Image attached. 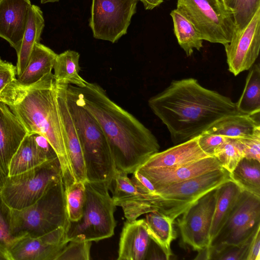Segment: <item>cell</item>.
I'll return each instance as SVG.
<instances>
[{
    "mask_svg": "<svg viewBox=\"0 0 260 260\" xmlns=\"http://www.w3.org/2000/svg\"><path fill=\"white\" fill-rule=\"evenodd\" d=\"M148 104L167 127L174 145L200 135L222 119L241 114L230 98L203 87L193 78L173 80Z\"/></svg>",
    "mask_w": 260,
    "mask_h": 260,
    "instance_id": "cell-1",
    "label": "cell"
},
{
    "mask_svg": "<svg viewBox=\"0 0 260 260\" xmlns=\"http://www.w3.org/2000/svg\"><path fill=\"white\" fill-rule=\"evenodd\" d=\"M78 103L100 125L108 143L116 170L133 174L152 155L159 151L151 131L108 96L96 83L78 87L68 84Z\"/></svg>",
    "mask_w": 260,
    "mask_h": 260,
    "instance_id": "cell-2",
    "label": "cell"
},
{
    "mask_svg": "<svg viewBox=\"0 0 260 260\" xmlns=\"http://www.w3.org/2000/svg\"><path fill=\"white\" fill-rule=\"evenodd\" d=\"M0 101L8 105L28 133L40 134L50 143L60 161L65 188L77 182L68 153L53 74L30 85L15 80L0 93Z\"/></svg>",
    "mask_w": 260,
    "mask_h": 260,
    "instance_id": "cell-3",
    "label": "cell"
},
{
    "mask_svg": "<svg viewBox=\"0 0 260 260\" xmlns=\"http://www.w3.org/2000/svg\"><path fill=\"white\" fill-rule=\"evenodd\" d=\"M67 100L81 144L86 180L110 187L116 169L106 138L97 121L67 88Z\"/></svg>",
    "mask_w": 260,
    "mask_h": 260,
    "instance_id": "cell-4",
    "label": "cell"
},
{
    "mask_svg": "<svg viewBox=\"0 0 260 260\" xmlns=\"http://www.w3.org/2000/svg\"><path fill=\"white\" fill-rule=\"evenodd\" d=\"M82 214L76 221L69 220L66 228L68 242L72 240L98 242L110 238L116 225V207L109 194V186L104 183L86 180Z\"/></svg>",
    "mask_w": 260,
    "mask_h": 260,
    "instance_id": "cell-5",
    "label": "cell"
},
{
    "mask_svg": "<svg viewBox=\"0 0 260 260\" xmlns=\"http://www.w3.org/2000/svg\"><path fill=\"white\" fill-rule=\"evenodd\" d=\"M68 222L62 180L51 185L31 205L11 210V234L15 239L40 236L66 226Z\"/></svg>",
    "mask_w": 260,
    "mask_h": 260,
    "instance_id": "cell-6",
    "label": "cell"
},
{
    "mask_svg": "<svg viewBox=\"0 0 260 260\" xmlns=\"http://www.w3.org/2000/svg\"><path fill=\"white\" fill-rule=\"evenodd\" d=\"M61 180L62 170L56 157L25 172L8 176L1 188L0 196L11 209H22L34 204L51 185Z\"/></svg>",
    "mask_w": 260,
    "mask_h": 260,
    "instance_id": "cell-7",
    "label": "cell"
},
{
    "mask_svg": "<svg viewBox=\"0 0 260 260\" xmlns=\"http://www.w3.org/2000/svg\"><path fill=\"white\" fill-rule=\"evenodd\" d=\"M176 9L203 41L224 45L232 40L236 28L233 14L216 0H177Z\"/></svg>",
    "mask_w": 260,
    "mask_h": 260,
    "instance_id": "cell-8",
    "label": "cell"
},
{
    "mask_svg": "<svg viewBox=\"0 0 260 260\" xmlns=\"http://www.w3.org/2000/svg\"><path fill=\"white\" fill-rule=\"evenodd\" d=\"M230 180V173L222 168L157 188L163 202L160 212L175 221L201 197Z\"/></svg>",
    "mask_w": 260,
    "mask_h": 260,
    "instance_id": "cell-9",
    "label": "cell"
},
{
    "mask_svg": "<svg viewBox=\"0 0 260 260\" xmlns=\"http://www.w3.org/2000/svg\"><path fill=\"white\" fill-rule=\"evenodd\" d=\"M139 0H92L89 26L96 39L116 42L127 32Z\"/></svg>",
    "mask_w": 260,
    "mask_h": 260,
    "instance_id": "cell-10",
    "label": "cell"
},
{
    "mask_svg": "<svg viewBox=\"0 0 260 260\" xmlns=\"http://www.w3.org/2000/svg\"><path fill=\"white\" fill-rule=\"evenodd\" d=\"M260 228V198L243 190L226 221L211 245H239Z\"/></svg>",
    "mask_w": 260,
    "mask_h": 260,
    "instance_id": "cell-11",
    "label": "cell"
},
{
    "mask_svg": "<svg viewBox=\"0 0 260 260\" xmlns=\"http://www.w3.org/2000/svg\"><path fill=\"white\" fill-rule=\"evenodd\" d=\"M216 188L207 192L177 219L184 243L198 251L210 246L209 233L216 200Z\"/></svg>",
    "mask_w": 260,
    "mask_h": 260,
    "instance_id": "cell-12",
    "label": "cell"
},
{
    "mask_svg": "<svg viewBox=\"0 0 260 260\" xmlns=\"http://www.w3.org/2000/svg\"><path fill=\"white\" fill-rule=\"evenodd\" d=\"M223 46L229 71L234 76L255 63L260 49V8L248 24L236 30L231 42Z\"/></svg>",
    "mask_w": 260,
    "mask_h": 260,
    "instance_id": "cell-13",
    "label": "cell"
},
{
    "mask_svg": "<svg viewBox=\"0 0 260 260\" xmlns=\"http://www.w3.org/2000/svg\"><path fill=\"white\" fill-rule=\"evenodd\" d=\"M127 175L116 170L109 188L115 205L122 208L126 220L133 221L143 214L159 211L162 204L160 197L139 190Z\"/></svg>",
    "mask_w": 260,
    "mask_h": 260,
    "instance_id": "cell-14",
    "label": "cell"
},
{
    "mask_svg": "<svg viewBox=\"0 0 260 260\" xmlns=\"http://www.w3.org/2000/svg\"><path fill=\"white\" fill-rule=\"evenodd\" d=\"M67 225L40 236L15 239L8 248L10 260H55L69 242Z\"/></svg>",
    "mask_w": 260,
    "mask_h": 260,
    "instance_id": "cell-15",
    "label": "cell"
},
{
    "mask_svg": "<svg viewBox=\"0 0 260 260\" xmlns=\"http://www.w3.org/2000/svg\"><path fill=\"white\" fill-rule=\"evenodd\" d=\"M222 168H223L215 157L210 156L175 167H139L137 170L146 177L152 183L155 189H157Z\"/></svg>",
    "mask_w": 260,
    "mask_h": 260,
    "instance_id": "cell-16",
    "label": "cell"
},
{
    "mask_svg": "<svg viewBox=\"0 0 260 260\" xmlns=\"http://www.w3.org/2000/svg\"><path fill=\"white\" fill-rule=\"evenodd\" d=\"M56 157L55 150L45 137L37 133H28L10 161L8 176L25 172Z\"/></svg>",
    "mask_w": 260,
    "mask_h": 260,
    "instance_id": "cell-17",
    "label": "cell"
},
{
    "mask_svg": "<svg viewBox=\"0 0 260 260\" xmlns=\"http://www.w3.org/2000/svg\"><path fill=\"white\" fill-rule=\"evenodd\" d=\"M32 4L30 0H0V38L19 50Z\"/></svg>",
    "mask_w": 260,
    "mask_h": 260,
    "instance_id": "cell-18",
    "label": "cell"
},
{
    "mask_svg": "<svg viewBox=\"0 0 260 260\" xmlns=\"http://www.w3.org/2000/svg\"><path fill=\"white\" fill-rule=\"evenodd\" d=\"M57 100L65 132L66 145L76 181L86 180L82 150L67 100L68 84L56 83Z\"/></svg>",
    "mask_w": 260,
    "mask_h": 260,
    "instance_id": "cell-19",
    "label": "cell"
},
{
    "mask_svg": "<svg viewBox=\"0 0 260 260\" xmlns=\"http://www.w3.org/2000/svg\"><path fill=\"white\" fill-rule=\"evenodd\" d=\"M27 134L8 105L0 101V166L7 176L10 161Z\"/></svg>",
    "mask_w": 260,
    "mask_h": 260,
    "instance_id": "cell-20",
    "label": "cell"
},
{
    "mask_svg": "<svg viewBox=\"0 0 260 260\" xmlns=\"http://www.w3.org/2000/svg\"><path fill=\"white\" fill-rule=\"evenodd\" d=\"M145 219L124 224L119 243L118 260H145L151 242Z\"/></svg>",
    "mask_w": 260,
    "mask_h": 260,
    "instance_id": "cell-21",
    "label": "cell"
},
{
    "mask_svg": "<svg viewBox=\"0 0 260 260\" xmlns=\"http://www.w3.org/2000/svg\"><path fill=\"white\" fill-rule=\"evenodd\" d=\"M210 157L200 148L198 136L152 155L139 167L163 168L175 167Z\"/></svg>",
    "mask_w": 260,
    "mask_h": 260,
    "instance_id": "cell-22",
    "label": "cell"
},
{
    "mask_svg": "<svg viewBox=\"0 0 260 260\" xmlns=\"http://www.w3.org/2000/svg\"><path fill=\"white\" fill-rule=\"evenodd\" d=\"M242 191L232 180L217 188L215 206L209 233L210 245L226 221Z\"/></svg>",
    "mask_w": 260,
    "mask_h": 260,
    "instance_id": "cell-23",
    "label": "cell"
},
{
    "mask_svg": "<svg viewBox=\"0 0 260 260\" xmlns=\"http://www.w3.org/2000/svg\"><path fill=\"white\" fill-rule=\"evenodd\" d=\"M44 26L42 11L39 6L32 5L20 47L17 52V77L22 73L36 44L40 43Z\"/></svg>",
    "mask_w": 260,
    "mask_h": 260,
    "instance_id": "cell-24",
    "label": "cell"
},
{
    "mask_svg": "<svg viewBox=\"0 0 260 260\" xmlns=\"http://www.w3.org/2000/svg\"><path fill=\"white\" fill-rule=\"evenodd\" d=\"M57 54L40 42L37 43L22 73L16 80L23 85L33 84L52 73Z\"/></svg>",
    "mask_w": 260,
    "mask_h": 260,
    "instance_id": "cell-25",
    "label": "cell"
},
{
    "mask_svg": "<svg viewBox=\"0 0 260 260\" xmlns=\"http://www.w3.org/2000/svg\"><path fill=\"white\" fill-rule=\"evenodd\" d=\"M145 220L151 240L162 251L166 259H169L172 255L171 243L177 237L173 226L175 221L159 211L147 213Z\"/></svg>",
    "mask_w": 260,
    "mask_h": 260,
    "instance_id": "cell-26",
    "label": "cell"
},
{
    "mask_svg": "<svg viewBox=\"0 0 260 260\" xmlns=\"http://www.w3.org/2000/svg\"><path fill=\"white\" fill-rule=\"evenodd\" d=\"M258 128H260L259 114H239L222 119L205 132L238 139L251 136Z\"/></svg>",
    "mask_w": 260,
    "mask_h": 260,
    "instance_id": "cell-27",
    "label": "cell"
},
{
    "mask_svg": "<svg viewBox=\"0 0 260 260\" xmlns=\"http://www.w3.org/2000/svg\"><path fill=\"white\" fill-rule=\"evenodd\" d=\"M80 54L68 50L57 54L54 67V77L58 84H71L78 87L85 85L86 82L79 75Z\"/></svg>",
    "mask_w": 260,
    "mask_h": 260,
    "instance_id": "cell-28",
    "label": "cell"
},
{
    "mask_svg": "<svg viewBox=\"0 0 260 260\" xmlns=\"http://www.w3.org/2000/svg\"><path fill=\"white\" fill-rule=\"evenodd\" d=\"M248 70L244 88L236 104L241 114L255 115L260 113L259 63H254Z\"/></svg>",
    "mask_w": 260,
    "mask_h": 260,
    "instance_id": "cell-29",
    "label": "cell"
},
{
    "mask_svg": "<svg viewBox=\"0 0 260 260\" xmlns=\"http://www.w3.org/2000/svg\"><path fill=\"white\" fill-rule=\"evenodd\" d=\"M170 15L174 34L187 56L192 54L194 49L200 51L203 46V40L193 24L177 9L172 10Z\"/></svg>",
    "mask_w": 260,
    "mask_h": 260,
    "instance_id": "cell-30",
    "label": "cell"
},
{
    "mask_svg": "<svg viewBox=\"0 0 260 260\" xmlns=\"http://www.w3.org/2000/svg\"><path fill=\"white\" fill-rule=\"evenodd\" d=\"M230 177L243 190L260 198V161L244 157L230 173Z\"/></svg>",
    "mask_w": 260,
    "mask_h": 260,
    "instance_id": "cell-31",
    "label": "cell"
},
{
    "mask_svg": "<svg viewBox=\"0 0 260 260\" xmlns=\"http://www.w3.org/2000/svg\"><path fill=\"white\" fill-rule=\"evenodd\" d=\"M254 234L246 242L239 245L227 244L211 245L201 250L200 256L204 259L246 260L249 246Z\"/></svg>",
    "mask_w": 260,
    "mask_h": 260,
    "instance_id": "cell-32",
    "label": "cell"
},
{
    "mask_svg": "<svg viewBox=\"0 0 260 260\" xmlns=\"http://www.w3.org/2000/svg\"><path fill=\"white\" fill-rule=\"evenodd\" d=\"M223 4L233 14L236 30L245 27L260 8V0H223Z\"/></svg>",
    "mask_w": 260,
    "mask_h": 260,
    "instance_id": "cell-33",
    "label": "cell"
},
{
    "mask_svg": "<svg viewBox=\"0 0 260 260\" xmlns=\"http://www.w3.org/2000/svg\"><path fill=\"white\" fill-rule=\"evenodd\" d=\"M213 157L221 167L231 173L245 155L237 139L228 138L214 151Z\"/></svg>",
    "mask_w": 260,
    "mask_h": 260,
    "instance_id": "cell-34",
    "label": "cell"
},
{
    "mask_svg": "<svg viewBox=\"0 0 260 260\" xmlns=\"http://www.w3.org/2000/svg\"><path fill=\"white\" fill-rule=\"evenodd\" d=\"M66 211L70 221H76L81 217L85 201L83 182H75L65 188Z\"/></svg>",
    "mask_w": 260,
    "mask_h": 260,
    "instance_id": "cell-35",
    "label": "cell"
},
{
    "mask_svg": "<svg viewBox=\"0 0 260 260\" xmlns=\"http://www.w3.org/2000/svg\"><path fill=\"white\" fill-rule=\"evenodd\" d=\"M92 241H69L59 253L55 260H89Z\"/></svg>",
    "mask_w": 260,
    "mask_h": 260,
    "instance_id": "cell-36",
    "label": "cell"
},
{
    "mask_svg": "<svg viewBox=\"0 0 260 260\" xmlns=\"http://www.w3.org/2000/svg\"><path fill=\"white\" fill-rule=\"evenodd\" d=\"M11 210L0 196V245L7 249L15 240L11 234Z\"/></svg>",
    "mask_w": 260,
    "mask_h": 260,
    "instance_id": "cell-37",
    "label": "cell"
},
{
    "mask_svg": "<svg viewBox=\"0 0 260 260\" xmlns=\"http://www.w3.org/2000/svg\"><path fill=\"white\" fill-rule=\"evenodd\" d=\"M245 155V157L260 161V128L251 136L237 139Z\"/></svg>",
    "mask_w": 260,
    "mask_h": 260,
    "instance_id": "cell-38",
    "label": "cell"
},
{
    "mask_svg": "<svg viewBox=\"0 0 260 260\" xmlns=\"http://www.w3.org/2000/svg\"><path fill=\"white\" fill-rule=\"evenodd\" d=\"M227 139L221 135L204 132L198 136V143L201 149L210 156H213L215 150Z\"/></svg>",
    "mask_w": 260,
    "mask_h": 260,
    "instance_id": "cell-39",
    "label": "cell"
},
{
    "mask_svg": "<svg viewBox=\"0 0 260 260\" xmlns=\"http://www.w3.org/2000/svg\"><path fill=\"white\" fill-rule=\"evenodd\" d=\"M16 67L0 57V93L12 81L16 79Z\"/></svg>",
    "mask_w": 260,
    "mask_h": 260,
    "instance_id": "cell-40",
    "label": "cell"
},
{
    "mask_svg": "<svg viewBox=\"0 0 260 260\" xmlns=\"http://www.w3.org/2000/svg\"><path fill=\"white\" fill-rule=\"evenodd\" d=\"M131 180L133 184L143 192L152 195H158L152 183L137 170L133 174Z\"/></svg>",
    "mask_w": 260,
    "mask_h": 260,
    "instance_id": "cell-41",
    "label": "cell"
},
{
    "mask_svg": "<svg viewBox=\"0 0 260 260\" xmlns=\"http://www.w3.org/2000/svg\"><path fill=\"white\" fill-rule=\"evenodd\" d=\"M246 260H260V228L250 241Z\"/></svg>",
    "mask_w": 260,
    "mask_h": 260,
    "instance_id": "cell-42",
    "label": "cell"
},
{
    "mask_svg": "<svg viewBox=\"0 0 260 260\" xmlns=\"http://www.w3.org/2000/svg\"><path fill=\"white\" fill-rule=\"evenodd\" d=\"M143 4L145 10H151L159 6L165 0H139Z\"/></svg>",
    "mask_w": 260,
    "mask_h": 260,
    "instance_id": "cell-43",
    "label": "cell"
},
{
    "mask_svg": "<svg viewBox=\"0 0 260 260\" xmlns=\"http://www.w3.org/2000/svg\"><path fill=\"white\" fill-rule=\"evenodd\" d=\"M0 260H10L8 249L0 245Z\"/></svg>",
    "mask_w": 260,
    "mask_h": 260,
    "instance_id": "cell-44",
    "label": "cell"
},
{
    "mask_svg": "<svg viewBox=\"0 0 260 260\" xmlns=\"http://www.w3.org/2000/svg\"><path fill=\"white\" fill-rule=\"evenodd\" d=\"M7 177L0 166V188L3 185Z\"/></svg>",
    "mask_w": 260,
    "mask_h": 260,
    "instance_id": "cell-45",
    "label": "cell"
},
{
    "mask_svg": "<svg viewBox=\"0 0 260 260\" xmlns=\"http://www.w3.org/2000/svg\"><path fill=\"white\" fill-rule=\"evenodd\" d=\"M59 0H40L41 3L45 4L48 3H54L58 2Z\"/></svg>",
    "mask_w": 260,
    "mask_h": 260,
    "instance_id": "cell-46",
    "label": "cell"
},
{
    "mask_svg": "<svg viewBox=\"0 0 260 260\" xmlns=\"http://www.w3.org/2000/svg\"><path fill=\"white\" fill-rule=\"evenodd\" d=\"M217 1L218 2V3L220 4L221 5L223 6L224 7V4H223V0H217Z\"/></svg>",
    "mask_w": 260,
    "mask_h": 260,
    "instance_id": "cell-47",
    "label": "cell"
},
{
    "mask_svg": "<svg viewBox=\"0 0 260 260\" xmlns=\"http://www.w3.org/2000/svg\"><path fill=\"white\" fill-rule=\"evenodd\" d=\"M217 1V0H216Z\"/></svg>",
    "mask_w": 260,
    "mask_h": 260,
    "instance_id": "cell-48",
    "label": "cell"
},
{
    "mask_svg": "<svg viewBox=\"0 0 260 260\" xmlns=\"http://www.w3.org/2000/svg\"><path fill=\"white\" fill-rule=\"evenodd\" d=\"M0 190H1V188H0Z\"/></svg>",
    "mask_w": 260,
    "mask_h": 260,
    "instance_id": "cell-49",
    "label": "cell"
}]
</instances>
